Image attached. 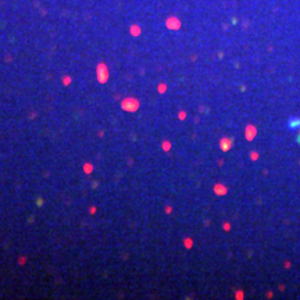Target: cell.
<instances>
[{"mask_svg": "<svg viewBox=\"0 0 300 300\" xmlns=\"http://www.w3.org/2000/svg\"><path fill=\"white\" fill-rule=\"evenodd\" d=\"M289 125H290V128H292V129H296V127H299V125H300V120H296V121H290Z\"/></svg>", "mask_w": 300, "mask_h": 300, "instance_id": "obj_1", "label": "cell"}]
</instances>
